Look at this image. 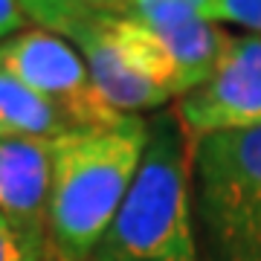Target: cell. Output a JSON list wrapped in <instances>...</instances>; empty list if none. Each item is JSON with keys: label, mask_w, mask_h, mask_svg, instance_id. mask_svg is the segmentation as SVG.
Returning a JSON list of instances; mask_svg holds the SVG:
<instances>
[{"label": "cell", "mask_w": 261, "mask_h": 261, "mask_svg": "<svg viewBox=\"0 0 261 261\" xmlns=\"http://www.w3.org/2000/svg\"><path fill=\"white\" fill-rule=\"evenodd\" d=\"M148 142V119L67 130L49 142L47 241L56 261H90L111 229Z\"/></svg>", "instance_id": "1"}, {"label": "cell", "mask_w": 261, "mask_h": 261, "mask_svg": "<svg viewBox=\"0 0 261 261\" xmlns=\"http://www.w3.org/2000/svg\"><path fill=\"white\" fill-rule=\"evenodd\" d=\"M96 252L137 261H200L192 203V142L174 111L148 119L140 168Z\"/></svg>", "instance_id": "2"}, {"label": "cell", "mask_w": 261, "mask_h": 261, "mask_svg": "<svg viewBox=\"0 0 261 261\" xmlns=\"http://www.w3.org/2000/svg\"><path fill=\"white\" fill-rule=\"evenodd\" d=\"M192 203L209 261H261V128L192 142Z\"/></svg>", "instance_id": "3"}, {"label": "cell", "mask_w": 261, "mask_h": 261, "mask_svg": "<svg viewBox=\"0 0 261 261\" xmlns=\"http://www.w3.org/2000/svg\"><path fill=\"white\" fill-rule=\"evenodd\" d=\"M0 67L53 105L73 130L119 128L130 119L99 96L84 58L58 32L41 27L20 29L0 44Z\"/></svg>", "instance_id": "4"}, {"label": "cell", "mask_w": 261, "mask_h": 261, "mask_svg": "<svg viewBox=\"0 0 261 261\" xmlns=\"http://www.w3.org/2000/svg\"><path fill=\"white\" fill-rule=\"evenodd\" d=\"M189 142L212 134L261 128V38L232 35L212 79L171 108Z\"/></svg>", "instance_id": "5"}, {"label": "cell", "mask_w": 261, "mask_h": 261, "mask_svg": "<svg viewBox=\"0 0 261 261\" xmlns=\"http://www.w3.org/2000/svg\"><path fill=\"white\" fill-rule=\"evenodd\" d=\"M119 32L134 61L177 102L212 79L232 44V32L206 18L168 29H145L119 15Z\"/></svg>", "instance_id": "6"}, {"label": "cell", "mask_w": 261, "mask_h": 261, "mask_svg": "<svg viewBox=\"0 0 261 261\" xmlns=\"http://www.w3.org/2000/svg\"><path fill=\"white\" fill-rule=\"evenodd\" d=\"M64 38L79 49L99 96L113 111L125 116H140V113L163 111L166 105L174 102L166 87L134 61L119 32V15L84 9L70 23Z\"/></svg>", "instance_id": "7"}, {"label": "cell", "mask_w": 261, "mask_h": 261, "mask_svg": "<svg viewBox=\"0 0 261 261\" xmlns=\"http://www.w3.org/2000/svg\"><path fill=\"white\" fill-rule=\"evenodd\" d=\"M53 140L0 137V215L20 226L47 232Z\"/></svg>", "instance_id": "8"}, {"label": "cell", "mask_w": 261, "mask_h": 261, "mask_svg": "<svg viewBox=\"0 0 261 261\" xmlns=\"http://www.w3.org/2000/svg\"><path fill=\"white\" fill-rule=\"evenodd\" d=\"M67 130H73L70 122L53 105L0 67V137L56 140Z\"/></svg>", "instance_id": "9"}, {"label": "cell", "mask_w": 261, "mask_h": 261, "mask_svg": "<svg viewBox=\"0 0 261 261\" xmlns=\"http://www.w3.org/2000/svg\"><path fill=\"white\" fill-rule=\"evenodd\" d=\"M209 0H130L122 18L134 20L145 29H168L186 20L203 18V6Z\"/></svg>", "instance_id": "10"}, {"label": "cell", "mask_w": 261, "mask_h": 261, "mask_svg": "<svg viewBox=\"0 0 261 261\" xmlns=\"http://www.w3.org/2000/svg\"><path fill=\"white\" fill-rule=\"evenodd\" d=\"M47 232L20 226L0 215V261H47Z\"/></svg>", "instance_id": "11"}, {"label": "cell", "mask_w": 261, "mask_h": 261, "mask_svg": "<svg viewBox=\"0 0 261 261\" xmlns=\"http://www.w3.org/2000/svg\"><path fill=\"white\" fill-rule=\"evenodd\" d=\"M18 6L29 20H35V27L58 35H64L70 23L84 12L75 0H18Z\"/></svg>", "instance_id": "12"}, {"label": "cell", "mask_w": 261, "mask_h": 261, "mask_svg": "<svg viewBox=\"0 0 261 261\" xmlns=\"http://www.w3.org/2000/svg\"><path fill=\"white\" fill-rule=\"evenodd\" d=\"M203 18L212 23L250 29V35L261 38V0H209L203 6Z\"/></svg>", "instance_id": "13"}, {"label": "cell", "mask_w": 261, "mask_h": 261, "mask_svg": "<svg viewBox=\"0 0 261 261\" xmlns=\"http://www.w3.org/2000/svg\"><path fill=\"white\" fill-rule=\"evenodd\" d=\"M27 15L18 6V0H0V44L6 38L18 35L20 29H27Z\"/></svg>", "instance_id": "14"}, {"label": "cell", "mask_w": 261, "mask_h": 261, "mask_svg": "<svg viewBox=\"0 0 261 261\" xmlns=\"http://www.w3.org/2000/svg\"><path fill=\"white\" fill-rule=\"evenodd\" d=\"M87 12H102V15H122L130 0H75Z\"/></svg>", "instance_id": "15"}, {"label": "cell", "mask_w": 261, "mask_h": 261, "mask_svg": "<svg viewBox=\"0 0 261 261\" xmlns=\"http://www.w3.org/2000/svg\"><path fill=\"white\" fill-rule=\"evenodd\" d=\"M90 261H137V258H116V255H102V252H93Z\"/></svg>", "instance_id": "16"}, {"label": "cell", "mask_w": 261, "mask_h": 261, "mask_svg": "<svg viewBox=\"0 0 261 261\" xmlns=\"http://www.w3.org/2000/svg\"><path fill=\"white\" fill-rule=\"evenodd\" d=\"M47 261H56V258H53V252H49V258H47Z\"/></svg>", "instance_id": "17"}]
</instances>
